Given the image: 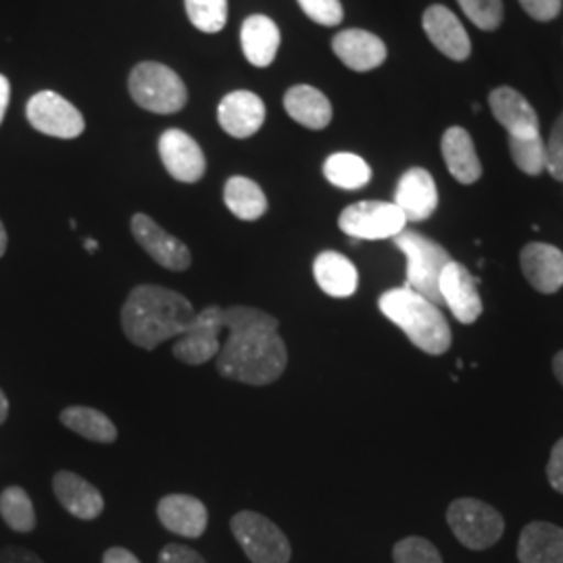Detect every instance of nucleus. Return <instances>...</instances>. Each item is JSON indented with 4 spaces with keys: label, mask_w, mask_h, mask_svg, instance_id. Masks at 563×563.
<instances>
[{
    "label": "nucleus",
    "mask_w": 563,
    "mask_h": 563,
    "mask_svg": "<svg viewBox=\"0 0 563 563\" xmlns=\"http://www.w3.org/2000/svg\"><path fill=\"white\" fill-rule=\"evenodd\" d=\"M280 322L262 309L234 305L223 309L228 341L218 353V372L228 380L265 386L286 369L288 351L278 336Z\"/></svg>",
    "instance_id": "1"
},
{
    "label": "nucleus",
    "mask_w": 563,
    "mask_h": 563,
    "mask_svg": "<svg viewBox=\"0 0 563 563\" xmlns=\"http://www.w3.org/2000/svg\"><path fill=\"white\" fill-rule=\"evenodd\" d=\"M197 311L184 295L157 284L136 286L121 307V330L136 346L153 351L163 342L180 339Z\"/></svg>",
    "instance_id": "2"
},
{
    "label": "nucleus",
    "mask_w": 563,
    "mask_h": 563,
    "mask_svg": "<svg viewBox=\"0 0 563 563\" xmlns=\"http://www.w3.org/2000/svg\"><path fill=\"white\" fill-rule=\"evenodd\" d=\"M378 307L386 320L399 325L411 344L428 355H443L451 349V325L439 305L423 299L411 288L386 290Z\"/></svg>",
    "instance_id": "3"
},
{
    "label": "nucleus",
    "mask_w": 563,
    "mask_h": 563,
    "mask_svg": "<svg viewBox=\"0 0 563 563\" xmlns=\"http://www.w3.org/2000/svg\"><path fill=\"white\" fill-rule=\"evenodd\" d=\"M395 246L401 251L407 260V288L413 292L422 295L434 305H441V276L446 263L453 262L451 255L446 253L443 244H439L420 232L413 230H402L395 239Z\"/></svg>",
    "instance_id": "4"
},
{
    "label": "nucleus",
    "mask_w": 563,
    "mask_h": 563,
    "mask_svg": "<svg viewBox=\"0 0 563 563\" xmlns=\"http://www.w3.org/2000/svg\"><path fill=\"white\" fill-rule=\"evenodd\" d=\"M128 88L139 107L157 115L178 113L188 101V90L180 76L157 60L139 63L130 74Z\"/></svg>",
    "instance_id": "5"
},
{
    "label": "nucleus",
    "mask_w": 563,
    "mask_h": 563,
    "mask_svg": "<svg viewBox=\"0 0 563 563\" xmlns=\"http://www.w3.org/2000/svg\"><path fill=\"white\" fill-rule=\"evenodd\" d=\"M230 530L253 563H288L292 558V547L280 526L257 511H239L230 520Z\"/></svg>",
    "instance_id": "6"
},
{
    "label": "nucleus",
    "mask_w": 563,
    "mask_h": 563,
    "mask_svg": "<svg viewBox=\"0 0 563 563\" xmlns=\"http://www.w3.org/2000/svg\"><path fill=\"white\" fill-rule=\"evenodd\" d=\"M446 522L455 539L472 551H484L504 537V516L478 499L453 501L446 511Z\"/></svg>",
    "instance_id": "7"
},
{
    "label": "nucleus",
    "mask_w": 563,
    "mask_h": 563,
    "mask_svg": "<svg viewBox=\"0 0 563 563\" xmlns=\"http://www.w3.org/2000/svg\"><path fill=\"white\" fill-rule=\"evenodd\" d=\"M407 220L395 202L362 201L349 205L339 218V228L353 241H386L405 230Z\"/></svg>",
    "instance_id": "8"
},
{
    "label": "nucleus",
    "mask_w": 563,
    "mask_h": 563,
    "mask_svg": "<svg viewBox=\"0 0 563 563\" xmlns=\"http://www.w3.org/2000/svg\"><path fill=\"white\" fill-rule=\"evenodd\" d=\"M25 115L34 130L63 141L78 139L86 128L80 111L53 90L36 92L27 101Z\"/></svg>",
    "instance_id": "9"
},
{
    "label": "nucleus",
    "mask_w": 563,
    "mask_h": 563,
    "mask_svg": "<svg viewBox=\"0 0 563 563\" xmlns=\"http://www.w3.org/2000/svg\"><path fill=\"white\" fill-rule=\"evenodd\" d=\"M223 309L218 305L205 307L195 316L190 328L174 344V357L186 365H201L218 357L222 344Z\"/></svg>",
    "instance_id": "10"
},
{
    "label": "nucleus",
    "mask_w": 563,
    "mask_h": 563,
    "mask_svg": "<svg viewBox=\"0 0 563 563\" xmlns=\"http://www.w3.org/2000/svg\"><path fill=\"white\" fill-rule=\"evenodd\" d=\"M132 234L142 249L151 255L153 262L159 263L165 269L184 272L190 267L192 255L190 249L169 232H165L159 223L146 213H136L132 218Z\"/></svg>",
    "instance_id": "11"
},
{
    "label": "nucleus",
    "mask_w": 563,
    "mask_h": 563,
    "mask_svg": "<svg viewBox=\"0 0 563 563\" xmlns=\"http://www.w3.org/2000/svg\"><path fill=\"white\" fill-rule=\"evenodd\" d=\"M159 157L174 180L195 184L201 180L207 169V159L199 142L184 130L172 128L159 139Z\"/></svg>",
    "instance_id": "12"
},
{
    "label": "nucleus",
    "mask_w": 563,
    "mask_h": 563,
    "mask_svg": "<svg viewBox=\"0 0 563 563\" xmlns=\"http://www.w3.org/2000/svg\"><path fill=\"white\" fill-rule=\"evenodd\" d=\"M439 290H441L443 305L449 307V311L455 316L457 322L474 323L483 316L478 278H474L462 263H446Z\"/></svg>",
    "instance_id": "13"
},
{
    "label": "nucleus",
    "mask_w": 563,
    "mask_h": 563,
    "mask_svg": "<svg viewBox=\"0 0 563 563\" xmlns=\"http://www.w3.org/2000/svg\"><path fill=\"white\" fill-rule=\"evenodd\" d=\"M423 32L446 59L465 60L472 55V42L460 18L443 4L423 11Z\"/></svg>",
    "instance_id": "14"
},
{
    "label": "nucleus",
    "mask_w": 563,
    "mask_h": 563,
    "mask_svg": "<svg viewBox=\"0 0 563 563\" xmlns=\"http://www.w3.org/2000/svg\"><path fill=\"white\" fill-rule=\"evenodd\" d=\"M493 118L501 123L509 139H532L541 136V121L534 107L522 95L509 86L495 88L488 97Z\"/></svg>",
    "instance_id": "15"
},
{
    "label": "nucleus",
    "mask_w": 563,
    "mask_h": 563,
    "mask_svg": "<svg viewBox=\"0 0 563 563\" xmlns=\"http://www.w3.org/2000/svg\"><path fill=\"white\" fill-rule=\"evenodd\" d=\"M395 205L407 222H423L439 207V190L432 174L423 167H411L401 176L395 190Z\"/></svg>",
    "instance_id": "16"
},
{
    "label": "nucleus",
    "mask_w": 563,
    "mask_h": 563,
    "mask_svg": "<svg viewBox=\"0 0 563 563\" xmlns=\"http://www.w3.org/2000/svg\"><path fill=\"white\" fill-rule=\"evenodd\" d=\"M218 121L232 139H251L262 130L265 104L255 92L236 90L223 97L218 107Z\"/></svg>",
    "instance_id": "17"
},
{
    "label": "nucleus",
    "mask_w": 563,
    "mask_h": 563,
    "mask_svg": "<svg viewBox=\"0 0 563 563\" xmlns=\"http://www.w3.org/2000/svg\"><path fill=\"white\" fill-rule=\"evenodd\" d=\"M523 278L543 295H553L563 286V253L547 242H530L520 255Z\"/></svg>",
    "instance_id": "18"
},
{
    "label": "nucleus",
    "mask_w": 563,
    "mask_h": 563,
    "mask_svg": "<svg viewBox=\"0 0 563 563\" xmlns=\"http://www.w3.org/2000/svg\"><path fill=\"white\" fill-rule=\"evenodd\" d=\"M332 51L353 71H372L386 60V44L383 38L367 30H344L332 41Z\"/></svg>",
    "instance_id": "19"
},
{
    "label": "nucleus",
    "mask_w": 563,
    "mask_h": 563,
    "mask_svg": "<svg viewBox=\"0 0 563 563\" xmlns=\"http://www.w3.org/2000/svg\"><path fill=\"white\" fill-rule=\"evenodd\" d=\"M159 522L184 539H201L209 523V514L201 499L192 495H167L157 505Z\"/></svg>",
    "instance_id": "20"
},
{
    "label": "nucleus",
    "mask_w": 563,
    "mask_h": 563,
    "mask_svg": "<svg viewBox=\"0 0 563 563\" xmlns=\"http://www.w3.org/2000/svg\"><path fill=\"white\" fill-rule=\"evenodd\" d=\"M53 493L59 504L78 520H97L104 509L101 490L74 472H57L53 478Z\"/></svg>",
    "instance_id": "21"
},
{
    "label": "nucleus",
    "mask_w": 563,
    "mask_h": 563,
    "mask_svg": "<svg viewBox=\"0 0 563 563\" xmlns=\"http://www.w3.org/2000/svg\"><path fill=\"white\" fill-rule=\"evenodd\" d=\"M441 151H443L446 169L451 172V176L455 180L465 186L481 180L483 163L478 159L476 146H474V141L467 130H463L460 125L449 128L443 134Z\"/></svg>",
    "instance_id": "22"
},
{
    "label": "nucleus",
    "mask_w": 563,
    "mask_h": 563,
    "mask_svg": "<svg viewBox=\"0 0 563 563\" xmlns=\"http://www.w3.org/2000/svg\"><path fill=\"white\" fill-rule=\"evenodd\" d=\"M313 276L325 295L346 299L360 286V272L355 263L336 251H323L313 262Z\"/></svg>",
    "instance_id": "23"
},
{
    "label": "nucleus",
    "mask_w": 563,
    "mask_h": 563,
    "mask_svg": "<svg viewBox=\"0 0 563 563\" xmlns=\"http://www.w3.org/2000/svg\"><path fill=\"white\" fill-rule=\"evenodd\" d=\"M242 53L255 67H269L280 48V27L267 15H251L241 27Z\"/></svg>",
    "instance_id": "24"
},
{
    "label": "nucleus",
    "mask_w": 563,
    "mask_h": 563,
    "mask_svg": "<svg viewBox=\"0 0 563 563\" xmlns=\"http://www.w3.org/2000/svg\"><path fill=\"white\" fill-rule=\"evenodd\" d=\"M518 560L520 563H563V528L549 522L523 526Z\"/></svg>",
    "instance_id": "25"
},
{
    "label": "nucleus",
    "mask_w": 563,
    "mask_h": 563,
    "mask_svg": "<svg viewBox=\"0 0 563 563\" xmlns=\"http://www.w3.org/2000/svg\"><path fill=\"white\" fill-rule=\"evenodd\" d=\"M284 109L292 120L309 130H323L332 121V102L322 90L309 84L292 86L284 95Z\"/></svg>",
    "instance_id": "26"
},
{
    "label": "nucleus",
    "mask_w": 563,
    "mask_h": 563,
    "mask_svg": "<svg viewBox=\"0 0 563 563\" xmlns=\"http://www.w3.org/2000/svg\"><path fill=\"white\" fill-rule=\"evenodd\" d=\"M223 202L242 222H255L267 211V199L262 186L244 176H232L225 181Z\"/></svg>",
    "instance_id": "27"
},
{
    "label": "nucleus",
    "mask_w": 563,
    "mask_h": 563,
    "mask_svg": "<svg viewBox=\"0 0 563 563\" xmlns=\"http://www.w3.org/2000/svg\"><path fill=\"white\" fill-rule=\"evenodd\" d=\"M59 420L63 426H67L71 432L80 434L86 441L102 444L118 441L115 423L111 422L99 409L74 405V407H67L60 411Z\"/></svg>",
    "instance_id": "28"
},
{
    "label": "nucleus",
    "mask_w": 563,
    "mask_h": 563,
    "mask_svg": "<svg viewBox=\"0 0 563 563\" xmlns=\"http://www.w3.org/2000/svg\"><path fill=\"white\" fill-rule=\"evenodd\" d=\"M323 176L342 190H360L372 180V167L353 153H334L323 163Z\"/></svg>",
    "instance_id": "29"
},
{
    "label": "nucleus",
    "mask_w": 563,
    "mask_h": 563,
    "mask_svg": "<svg viewBox=\"0 0 563 563\" xmlns=\"http://www.w3.org/2000/svg\"><path fill=\"white\" fill-rule=\"evenodd\" d=\"M0 516L15 532H32L36 528L34 504L21 486H9L0 493Z\"/></svg>",
    "instance_id": "30"
},
{
    "label": "nucleus",
    "mask_w": 563,
    "mask_h": 563,
    "mask_svg": "<svg viewBox=\"0 0 563 563\" xmlns=\"http://www.w3.org/2000/svg\"><path fill=\"white\" fill-rule=\"evenodd\" d=\"M190 23L205 34H218L228 23V0H184Z\"/></svg>",
    "instance_id": "31"
},
{
    "label": "nucleus",
    "mask_w": 563,
    "mask_h": 563,
    "mask_svg": "<svg viewBox=\"0 0 563 563\" xmlns=\"http://www.w3.org/2000/svg\"><path fill=\"white\" fill-rule=\"evenodd\" d=\"M509 155L518 169L528 176H539L547 169V146L543 136L509 139Z\"/></svg>",
    "instance_id": "32"
},
{
    "label": "nucleus",
    "mask_w": 563,
    "mask_h": 563,
    "mask_svg": "<svg viewBox=\"0 0 563 563\" xmlns=\"http://www.w3.org/2000/svg\"><path fill=\"white\" fill-rule=\"evenodd\" d=\"M457 4L483 32H495L504 23V0H457Z\"/></svg>",
    "instance_id": "33"
},
{
    "label": "nucleus",
    "mask_w": 563,
    "mask_h": 563,
    "mask_svg": "<svg viewBox=\"0 0 563 563\" xmlns=\"http://www.w3.org/2000/svg\"><path fill=\"white\" fill-rule=\"evenodd\" d=\"M395 563H443L439 549L422 537H407L393 547Z\"/></svg>",
    "instance_id": "34"
},
{
    "label": "nucleus",
    "mask_w": 563,
    "mask_h": 563,
    "mask_svg": "<svg viewBox=\"0 0 563 563\" xmlns=\"http://www.w3.org/2000/svg\"><path fill=\"white\" fill-rule=\"evenodd\" d=\"M297 2L309 20L325 27H334L344 20L341 0H297Z\"/></svg>",
    "instance_id": "35"
},
{
    "label": "nucleus",
    "mask_w": 563,
    "mask_h": 563,
    "mask_svg": "<svg viewBox=\"0 0 563 563\" xmlns=\"http://www.w3.org/2000/svg\"><path fill=\"white\" fill-rule=\"evenodd\" d=\"M547 146V172L558 181H563V115L555 121Z\"/></svg>",
    "instance_id": "36"
},
{
    "label": "nucleus",
    "mask_w": 563,
    "mask_h": 563,
    "mask_svg": "<svg viewBox=\"0 0 563 563\" xmlns=\"http://www.w3.org/2000/svg\"><path fill=\"white\" fill-rule=\"evenodd\" d=\"M523 11L537 21L555 20L562 11V0H520Z\"/></svg>",
    "instance_id": "37"
},
{
    "label": "nucleus",
    "mask_w": 563,
    "mask_h": 563,
    "mask_svg": "<svg viewBox=\"0 0 563 563\" xmlns=\"http://www.w3.org/2000/svg\"><path fill=\"white\" fill-rule=\"evenodd\" d=\"M157 563H207L199 551L186 544H165Z\"/></svg>",
    "instance_id": "38"
},
{
    "label": "nucleus",
    "mask_w": 563,
    "mask_h": 563,
    "mask_svg": "<svg viewBox=\"0 0 563 563\" xmlns=\"http://www.w3.org/2000/svg\"><path fill=\"white\" fill-rule=\"evenodd\" d=\"M547 478L551 486L563 495V439H560L551 451V460L547 463Z\"/></svg>",
    "instance_id": "39"
},
{
    "label": "nucleus",
    "mask_w": 563,
    "mask_h": 563,
    "mask_svg": "<svg viewBox=\"0 0 563 563\" xmlns=\"http://www.w3.org/2000/svg\"><path fill=\"white\" fill-rule=\"evenodd\" d=\"M0 563H44L36 553L23 547H4L0 549Z\"/></svg>",
    "instance_id": "40"
},
{
    "label": "nucleus",
    "mask_w": 563,
    "mask_h": 563,
    "mask_svg": "<svg viewBox=\"0 0 563 563\" xmlns=\"http://www.w3.org/2000/svg\"><path fill=\"white\" fill-rule=\"evenodd\" d=\"M102 563H141V560L123 547H111V549L104 551Z\"/></svg>",
    "instance_id": "41"
},
{
    "label": "nucleus",
    "mask_w": 563,
    "mask_h": 563,
    "mask_svg": "<svg viewBox=\"0 0 563 563\" xmlns=\"http://www.w3.org/2000/svg\"><path fill=\"white\" fill-rule=\"evenodd\" d=\"M9 101H11V84L7 80V76L0 74V123L4 120V113L9 109Z\"/></svg>",
    "instance_id": "42"
},
{
    "label": "nucleus",
    "mask_w": 563,
    "mask_h": 563,
    "mask_svg": "<svg viewBox=\"0 0 563 563\" xmlns=\"http://www.w3.org/2000/svg\"><path fill=\"white\" fill-rule=\"evenodd\" d=\"M553 372H555V378H558L563 386V351H560V353L553 357Z\"/></svg>",
    "instance_id": "43"
},
{
    "label": "nucleus",
    "mask_w": 563,
    "mask_h": 563,
    "mask_svg": "<svg viewBox=\"0 0 563 563\" xmlns=\"http://www.w3.org/2000/svg\"><path fill=\"white\" fill-rule=\"evenodd\" d=\"M9 418V399L4 397V393L0 390V423Z\"/></svg>",
    "instance_id": "44"
},
{
    "label": "nucleus",
    "mask_w": 563,
    "mask_h": 563,
    "mask_svg": "<svg viewBox=\"0 0 563 563\" xmlns=\"http://www.w3.org/2000/svg\"><path fill=\"white\" fill-rule=\"evenodd\" d=\"M7 244H9V236H7V230H4V225L0 222V257L7 253Z\"/></svg>",
    "instance_id": "45"
},
{
    "label": "nucleus",
    "mask_w": 563,
    "mask_h": 563,
    "mask_svg": "<svg viewBox=\"0 0 563 563\" xmlns=\"http://www.w3.org/2000/svg\"><path fill=\"white\" fill-rule=\"evenodd\" d=\"M84 246H86V251H88V253H95V251L99 249V242L90 241V239H88V241L84 242Z\"/></svg>",
    "instance_id": "46"
}]
</instances>
